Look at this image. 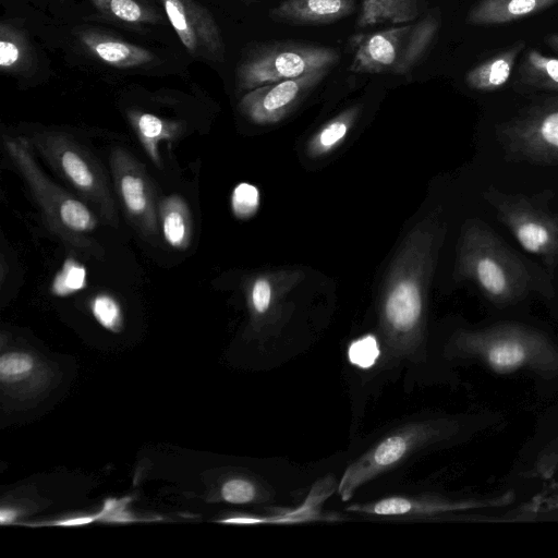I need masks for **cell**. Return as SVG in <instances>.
Here are the masks:
<instances>
[{
	"mask_svg": "<svg viewBox=\"0 0 558 558\" xmlns=\"http://www.w3.org/2000/svg\"><path fill=\"white\" fill-rule=\"evenodd\" d=\"M355 0H283L269 17L275 22L317 25L342 20L355 11Z\"/></svg>",
	"mask_w": 558,
	"mask_h": 558,
	"instance_id": "obj_15",
	"label": "cell"
},
{
	"mask_svg": "<svg viewBox=\"0 0 558 558\" xmlns=\"http://www.w3.org/2000/svg\"><path fill=\"white\" fill-rule=\"evenodd\" d=\"M329 70L325 68L251 89L241 98L239 109L255 123L277 122L295 109Z\"/></svg>",
	"mask_w": 558,
	"mask_h": 558,
	"instance_id": "obj_13",
	"label": "cell"
},
{
	"mask_svg": "<svg viewBox=\"0 0 558 558\" xmlns=\"http://www.w3.org/2000/svg\"><path fill=\"white\" fill-rule=\"evenodd\" d=\"M95 319L106 329L118 332L122 328L123 316L119 302L109 293H98L90 301Z\"/></svg>",
	"mask_w": 558,
	"mask_h": 558,
	"instance_id": "obj_28",
	"label": "cell"
},
{
	"mask_svg": "<svg viewBox=\"0 0 558 558\" xmlns=\"http://www.w3.org/2000/svg\"><path fill=\"white\" fill-rule=\"evenodd\" d=\"M96 520H98L97 513L94 515H80V517H73V518H68V519H63V520H58V521L51 522L50 524L59 525V526H78V525L89 524Z\"/></svg>",
	"mask_w": 558,
	"mask_h": 558,
	"instance_id": "obj_34",
	"label": "cell"
},
{
	"mask_svg": "<svg viewBox=\"0 0 558 558\" xmlns=\"http://www.w3.org/2000/svg\"><path fill=\"white\" fill-rule=\"evenodd\" d=\"M496 135L509 159L558 165V98L524 109L499 124Z\"/></svg>",
	"mask_w": 558,
	"mask_h": 558,
	"instance_id": "obj_10",
	"label": "cell"
},
{
	"mask_svg": "<svg viewBox=\"0 0 558 558\" xmlns=\"http://www.w3.org/2000/svg\"><path fill=\"white\" fill-rule=\"evenodd\" d=\"M451 428L446 422H418L381 439L347 468L338 486L341 499H351L362 485L392 469L410 453L446 437Z\"/></svg>",
	"mask_w": 558,
	"mask_h": 558,
	"instance_id": "obj_9",
	"label": "cell"
},
{
	"mask_svg": "<svg viewBox=\"0 0 558 558\" xmlns=\"http://www.w3.org/2000/svg\"><path fill=\"white\" fill-rule=\"evenodd\" d=\"M519 74L521 82L532 88L558 92V59L531 49L524 57Z\"/></svg>",
	"mask_w": 558,
	"mask_h": 558,
	"instance_id": "obj_24",
	"label": "cell"
},
{
	"mask_svg": "<svg viewBox=\"0 0 558 558\" xmlns=\"http://www.w3.org/2000/svg\"><path fill=\"white\" fill-rule=\"evenodd\" d=\"M483 195L524 251L548 266L558 264V207L551 192L527 195L488 186Z\"/></svg>",
	"mask_w": 558,
	"mask_h": 558,
	"instance_id": "obj_5",
	"label": "cell"
},
{
	"mask_svg": "<svg viewBox=\"0 0 558 558\" xmlns=\"http://www.w3.org/2000/svg\"><path fill=\"white\" fill-rule=\"evenodd\" d=\"M279 289L276 287L275 276L263 275L256 277L250 284L247 300L253 316L266 319L275 316L276 305L279 301Z\"/></svg>",
	"mask_w": 558,
	"mask_h": 558,
	"instance_id": "obj_25",
	"label": "cell"
},
{
	"mask_svg": "<svg viewBox=\"0 0 558 558\" xmlns=\"http://www.w3.org/2000/svg\"><path fill=\"white\" fill-rule=\"evenodd\" d=\"M159 226L166 242L185 250L193 236V220L186 202L177 194L165 197L158 208Z\"/></svg>",
	"mask_w": 558,
	"mask_h": 558,
	"instance_id": "obj_22",
	"label": "cell"
},
{
	"mask_svg": "<svg viewBox=\"0 0 558 558\" xmlns=\"http://www.w3.org/2000/svg\"><path fill=\"white\" fill-rule=\"evenodd\" d=\"M357 116V108H350L324 126L315 136L312 147L322 153L331 149L347 135Z\"/></svg>",
	"mask_w": 558,
	"mask_h": 558,
	"instance_id": "obj_26",
	"label": "cell"
},
{
	"mask_svg": "<svg viewBox=\"0 0 558 558\" xmlns=\"http://www.w3.org/2000/svg\"><path fill=\"white\" fill-rule=\"evenodd\" d=\"M546 43L554 50L558 51V34H550L546 37Z\"/></svg>",
	"mask_w": 558,
	"mask_h": 558,
	"instance_id": "obj_36",
	"label": "cell"
},
{
	"mask_svg": "<svg viewBox=\"0 0 558 558\" xmlns=\"http://www.w3.org/2000/svg\"><path fill=\"white\" fill-rule=\"evenodd\" d=\"M38 57L27 32L3 19L0 23V71L8 76L27 78L35 74Z\"/></svg>",
	"mask_w": 558,
	"mask_h": 558,
	"instance_id": "obj_16",
	"label": "cell"
},
{
	"mask_svg": "<svg viewBox=\"0 0 558 558\" xmlns=\"http://www.w3.org/2000/svg\"><path fill=\"white\" fill-rule=\"evenodd\" d=\"M86 286V269L76 260L69 258L56 275L51 291L53 294L64 296L82 290Z\"/></svg>",
	"mask_w": 558,
	"mask_h": 558,
	"instance_id": "obj_27",
	"label": "cell"
},
{
	"mask_svg": "<svg viewBox=\"0 0 558 558\" xmlns=\"http://www.w3.org/2000/svg\"><path fill=\"white\" fill-rule=\"evenodd\" d=\"M109 162L129 221L145 239H155L160 226L154 187L144 165L122 147L111 149Z\"/></svg>",
	"mask_w": 558,
	"mask_h": 558,
	"instance_id": "obj_11",
	"label": "cell"
},
{
	"mask_svg": "<svg viewBox=\"0 0 558 558\" xmlns=\"http://www.w3.org/2000/svg\"><path fill=\"white\" fill-rule=\"evenodd\" d=\"M456 275L473 283L496 305L524 298L533 278L526 265L485 222L472 219L462 228L457 250Z\"/></svg>",
	"mask_w": 558,
	"mask_h": 558,
	"instance_id": "obj_2",
	"label": "cell"
},
{
	"mask_svg": "<svg viewBox=\"0 0 558 558\" xmlns=\"http://www.w3.org/2000/svg\"><path fill=\"white\" fill-rule=\"evenodd\" d=\"M173 31L195 59L211 63L225 61L222 34L211 12L197 0H156Z\"/></svg>",
	"mask_w": 558,
	"mask_h": 558,
	"instance_id": "obj_12",
	"label": "cell"
},
{
	"mask_svg": "<svg viewBox=\"0 0 558 558\" xmlns=\"http://www.w3.org/2000/svg\"><path fill=\"white\" fill-rule=\"evenodd\" d=\"M242 1H244L245 3H252V2H254L255 0H242Z\"/></svg>",
	"mask_w": 558,
	"mask_h": 558,
	"instance_id": "obj_37",
	"label": "cell"
},
{
	"mask_svg": "<svg viewBox=\"0 0 558 558\" xmlns=\"http://www.w3.org/2000/svg\"><path fill=\"white\" fill-rule=\"evenodd\" d=\"M558 0H480L468 13L472 25H499L539 13Z\"/></svg>",
	"mask_w": 558,
	"mask_h": 558,
	"instance_id": "obj_19",
	"label": "cell"
},
{
	"mask_svg": "<svg viewBox=\"0 0 558 558\" xmlns=\"http://www.w3.org/2000/svg\"><path fill=\"white\" fill-rule=\"evenodd\" d=\"M222 498L230 504H248L256 499V486L244 478L227 481L221 488Z\"/></svg>",
	"mask_w": 558,
	"mask_h": 558,
	"instance_id": "obj_32",
	"label": "cell"
},
{
	"mask_svg": "<svg viewBox=\"0 0 558 558\" xmlns=\"http://www.w3.org/2000/svg\"><path fill=\"white\" fill-rule=\"evenodd\" d=\"M128 118L149 159L161 167L158 148L160 142L180 137L184 132V124L142 110H129Z\"/></svg>",
	"mask_w": 558,
	"mask_h": 558,
	"instance_id": "obj_20",
	"label": "cell"
},
{
	"mask_svg": "<svg viewBox=\"0 0 558 558\" xmlns=\"http://www.w3.org/2000/svg\"><path fill=\"white\" fill-rule=\"evenodd\" d=\"M450 349L456 355L480 361L496 374L522 369L558 374V348L541 331L520 324L459 331Z\"/></svg>",
	"mask_w": 558,
	"mask_h": 558,
	"instance_id": "obj_3",
	"label": "cell"
},
{
	"mask_svg": "<svg viewBox=\"0 0 558 558\" xmlns=\"http://www.w3.org/2000/svg\"><path fill=\"white\" fill-rule=\"evenodd\" d=\"M380 354L377 339L373 335H366L353 341L348 350V356L352 364L368 368L375 364Z\"/></svg>",
	"mask_w": 558,
	"mask_h": 558,
	"instance_id": "obj_31",
	"label": "cell"
},
{
	"mask_svg": "<svg viewBox=\"0 0 558 558\" xmlns=\"http://www.w3.org/2000/svg\"><path fill=\"white\" fill-rule=\"evenodd\" d=\"M74 37L87 56L117 70H146L159 62L154 51L102 28L80 26L74 29Z\"/></svg>",
	"mask_w": 558,
	"mask_h": 558,
	"instance_id": "obj_14",
	"label": "cell"
},
{
	"mask_svg": "<svg viewBox=\"0 0 558 558\" xmlns=\"http://www.w3.org/2000/svg\"><path fill=\"white\" fill-rule=\"evenodd\" d=\"M340 59L338 50L303 41L259 43L247 47L236 65L239 90H251L275 82L331 68Z\"/></svg>",
	"mask_w": 558,
	"mask_h": 558,
	"instance_id": "obj_7",
	"label": "cell"
},
{
	"mask_svg": "<svg viewBox=\"0 0 558 558\" xmlns=\"http://www.w3.org/2000/svg\"><path fill=\"white\" fill-rule=\"evenodd\" d=\"M15 517H16L15 511H13L12 509L2 508L0 511V523L9 524V523L13 522Z\"/></svg>",
	"mask_w": 558,
	"mask_h": 558,
	"instance_id": "obj_35",
	"label": "cell"
},
{
	"mask_svg": "<svg viewBox=\"0 0 558 558\" xmlns=\"http://www.w3.org/2000/svg\"><path fill=\"white\" fill-rule=\"evenodd\" d=\"M106 20L130 28L166 24V12L154 0H87Z\"/></svg>",
	"mask_w": 558,
	"mask_h": 558,
	"instance_id": "obj_18",
	"label": "cell"
},
{
	"mask_svg": "<svg viewBox=\"0 0 558 558\" xmlns=\"http://www.w3.org/2000/svg\"><path fill=\"white\" fill-rule=\"evenodd\" d=\"M445 232L438 208L409 234L389 271L380 302V324L387 341L400 352L421 341L427 290Z\"/></svg>",
	"mask_w": 558,
	"mask_h": 558,
	"instance_id": "obj_1",
	"label": "cell"
},
{
	"mask_svg": "<svg viewBox=\"0 0 558 558\" xmlns=\"http://www.w3.org/2000/svg\"><path fill=\"white\" fill-rule=\"evenodd\" d=\"M3 144L40 207L51 232L75 250L101 257L102 247L87 236L98 226V219L89 207L47 177L35 159L29 140L4 135Z\"/></svg>",
	"mask_w": 558,
	"mask_h": 558,
	"instance_id": "obj_4",
	"label": "cell"
},
{
	"mask_svg": "<svg viewBox=\"0 0 558 558\" xmlns=\"http://www.w3.org/2000/svg\"><path fill=\"white\" fill-rule=\"evenodd\" d=\"M29 141L48 165L96 207L104 221L117 227L116 204L106 173L87 148L66 133L58 131L37 132Z\"/></svg>",
	"mask_w": 558,
	"mask_h": 558,
	"instance_id": "obj_6",
	"label": "cell"
},
{
	"mask_svg": "<svg viewBox=\"0 0 558 558\" xmlns=\"http://www.w3.org/2000/svg\"><path fill=\"white\" fill-rule=\"evenodd\" d=\"M476 501H450L432 498L389 497L371 504L353 505L348 510L372 515H420L481 507Z\"/></svg>",
	"mask_w": 558,
	"mask_h": 558,
	"instance_id": "obj_17",
	"label": "cell"
},
{
	"mask_svg": "<svg viewBox=\"0 0 558 558\" xmlns=\"http://www.w3.org/2000/svg\"><path fill=\"white\" fill-rule=\"evenodd\" d=\"M523 48L524 41H518L472 68L465 75L468 86L480 92L499 89L508 82Z\"/></svg>",
	"mask_w": 558,
	"mask_h": 558,
	"instance_id": "obj_21",
	"label": "cell"
},
{
	"mask_svg": "<svg viewBox=\"0 0 558 558\" xmlns=\"http://www.w3.org/2000/svg\"><path fill=\"white\" fill-rule=\"evenodd\" d=\"M34 367V360L23 352L3 354L0 359V377L2 381H16L27 376Z\"/></svg>",
	"mask_w": 558,
	"mask_h": 558,
	"instance_id": "obj_30",
	"label": "cell"
},
{
	"mask_svg": "<svg viewBox=\"0 0 558 558\" xmlns=\"http://www.w3.org/2000/svg\"><path fill=\"white\" fill-rule=\"evenodd\" d=\"M259 206L258 189L250 183L238 184L231 196V207L233 214L240 219L252 217Z\"/></svg>",
	"mask_w": 558,
	"mask_h": 558,
	"instance_id": "obj_29",
	"label": "cell"
},
{
	"mask_svg": "<svg viewBox=\"0 0 558 558\" xmlns=\"http://www.w3.org/2000/svg\"><path fill=\"white\" fill-rule=\"evenodd\" d=\"M130 498L108 499L104 504L101 511L97 513L98 520L114 523H125L136 521L126 510Z\"/></svg>",
	"mask_w": 558,
	"mask_h": 558,
	"instance_id": "obj_33",
	"label": "cell"
},
{
	"mask_svg": "<svg viewBox=\"0 0 558 558\" xmlns=\"http://www.w3.org/2000/svg\"><path fill=\"white\" fill-rule=\"evenodd\" d=\"M440 26L435 13L414 24L392 26L356 43L349 70L355 73L409 74L421 61Z\"/></svg>",
	"mask_w": 558,
	"mask_h": 558,
	"instance_id": "obj_8",
	"label": "cell"
},
{
	"mask_svg": "<svg viewBox=\"0 0 558 558\" xmlns=\"http://www.w3.org/2000/svg\"><path fill=\"white\" fill-rule=\"evenodd\" d=\"M422 0H362L357 27L365 28L380 23L405 24L421 13Z\"/></svg>",
	"mask_w": 558,
	"mask_h": 558,
	"instance_id": "obj_23",
	"label": "cell"
}]
</instances>
